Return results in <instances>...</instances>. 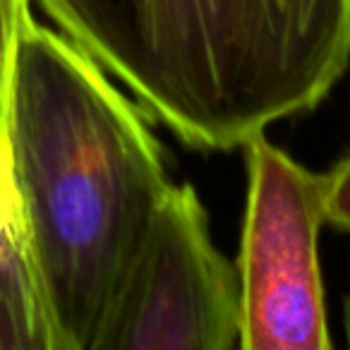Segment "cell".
Here are the masks:
<instances>
[{
	"mask_svg": "<svg viewBox=\"0 0 350 350\" xmlns=\"http://www.w3.org/2000/svg\"><path fill=\"white\" fill-rule=\"evenodd\" d=\"M55 350H96L173 183L146 118L68 36L25 27L3 120Z\"/></svg>",
	"mask_w": 350,
	"mask_h": 350,
	"instance_id": "cell-1",
	"label": "cell"
},
{
	"mask_svg": "<svg viewBox=\"0 0 350 350\" xmlns=\"http://www.w3.org/2000/svg\"><path fill=\"white\" fill-rule=\"evenodd\" d=\"M187 146L230 151L350 68V0H36Z\"/></svg>",
	"mask_w": 350,
	"mask_h": 350,
	"instance_id": "cell-2",
	"label": "cell"
},
{
	"mask_svg": "<svg viewBox=\"0 0 350 350\" xmlns=\"http://www.w3.org/2000/svg\"><path fill=\"white\" fill-rule=\"evenodd\" d=\"M247 149V211L240 276L243 350H329L319 228L321 175L259 135Z\"/></svg>",
	"mask_w": 350,
	"mask_h": 350,
	"instance_id": "cell-3",
	"label": "cell"
},
{
	"mask_svg": "<svg viewBox=\"0 0 350 350\" xmlns=\"http://www.w3.org/2000/svg\"><path fill=\"white\" fill-rule=\"evenodd\" d=\"M238 343V267L211 243L195 187L170 185L96 350H233Z\"/></svg>",
	"mask_w": 350,
	"mask_h": 350,
	"instance_id": "cell-4",
	"label": "cell"
},
{
	"mask_svg": "<svg viewBox=\"0 0 350 350\" xmlns=\"http://www.w3.org/2000/svg\"><path fill=\"white\" fill-rule=\"evenodd\" d=\"M0 350H55L53 331L41 302L10 178L0 144Z\"/></svg>",
	"mask_w": 350,
	"mask_h": 350,
	"instance_id": "cell-5",
	"label": "cell"
},
{
	"mask_svg": "<svg viewBox=\"0 0 350 350\" xmlns=\"http://www.w3.org/2000/svg\"><path fill=\"white\" fill-rule=\"evenodd\" d=\"M31 20H34L31 0H0V144H3V120H5L12 58H15L17 41Z\"/></svg>",
	"mask_w": 350,
	"mask_h": 350,
	"instance_id": "cell-6",
	"label": "cell"
},
{
	"mask_svg": "<svg viewBox=\"0 0 350 350\" xmlns=\"http://www.w3.org/2000/svg\"><path fill=\"white\" fill-rule=\"evenodd\" d=\"M321 195L326 224L350 233V156L321 175Z\"/></svg>",
	"mask_w": 350,
	"mask_h": 350,
	"instance_id": "cell-7",
	"label": "cell"
},
{
	"mask_svg": "<svg viewBox=\"0 0 350 350\" xmlns=\"http://www.w3.org/2000/svg\"><path fill=\"white\" fill-rule=\"evenodd\" d=\"M343 324H345V336H348V345H350V297L345 300V314H343Z\"/></svg>",
	"mask_w": 350,
	"mask_h": 350,
	"instance_id": "cell-8",
	"label": "cell"
}]
</instances>
